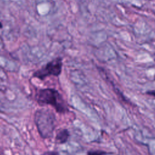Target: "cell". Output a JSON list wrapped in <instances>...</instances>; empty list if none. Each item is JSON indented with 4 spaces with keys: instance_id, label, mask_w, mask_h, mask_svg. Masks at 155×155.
Here are the masks:
<instances>
[{
    "instance_id": "cell-3",
    "label": "cell",
    "mask_w": 155,
    "mask_h": 155,
    "mask_svg": "<svg viewBox=\"0 0 155 155\" xmlns=\"http://www.w3.org/2000/svg\"><path fill=\"white\" fill-rule=\"evenodd\" d=\"M62 58L57 57L35 71L33 74V77L39 79L41 81L44 80L50 76L58 77L62 72Z\"/></svg>"
},
{
    "instance_id": "cell-1",
    "label": "cell",
    "mask_w": 155,
    "mask_h": 155,
    "mask_svg": "<svg viewBox=\"0 0 155 155\" xmlns=\"http://www.w3.org/2000/svg\"><path fill=\"white\" fill-rule=\"evenodd\" d=\"M33 119L41 138L46 139L53 136L56 119L54 114L50 109L42 108L36 110L34 113Z\"/></svg>"
},
{
    "instance_id": "cell-9",
    "label": "cell",
    "mask_w": 155,
    "mask_h": 155,
    "mask_svg": "<svg viewBox=\"0 0 155 155\" xmlns=\"http://www.w3.org/2000/svg\"><path fill=\"white\" fill-rule=\"evenodd\" d=\"M0 28H2V25L1 23H0Z\"/></svg>"
},
{
    "instance_id": "cell-5",
    "label": "cell",
    "mask_w": 155,
    "mask_h": 155,
    "mask_svg": "<svg viewBox=\"0 0 155 155\" xmlns=\"http://www.w3.org/2000/svg\"><path fill=\"white\" fill-rule=\"evenodd\" d=\"M108 153L104 151L101 150H90L87 152V155H107Z\"/></svg>"
},
{
    "instance_id": "cell-8",
    "label": "cell",
    "mask_w": 155,
    "mask_h": 155,
    "mask_svg": "<svg viewBox=\"0 0 155 155\" xmlns=\"http://www.w3.org/2000/svg\"><path fill=\"white\" fill-rule=\"evenodd\" d=\"M153 59H154V62H155V53L153 54Z\"/></svg>"
},
{
    "instance_id": "cell-7",
    "label": "cell",
    "mask_w": 155,
    "mask_h": 155,
    "mask_svg": "<svg viewBox=\"0 0 155 155\" xmlns=\"http://www.w3.org/2000/svg\"><path fill=\"white\" fill-rule=\"evenodd\" d=\"M147 95L153 96L154 97H155V90H148L145 93Z\"/></svg>"
},
{
    "instance_id": "cell-4",
    "label": "cell",
    "mask_w": 155,
    "mask_h": 155,
    "mask_svg": "<svg viewBox=\"0 0 155 155\" xmlns=\"http://www.w3.org/2000/svg\"><path fill=\"white\" fill-rule=\"evenodd\" d=\"M70 137V132L66 128H61L56 131L55 136V142L57 144H64L66 143Z\"/></svg>"
},
{
    "instance_id": "cell-6",
    "label": "cell",
    "mask_w": 155,
    "mask_h": 155,
    "mask_svg": "<svg viewBox=\"0 0 155 155\" xmlns=\"http://www.w3.org/2000/svg\"><path fill=\"white\" fill-rule=\"evenodd\" d=\"M41 155H60L59 153L55 151H47L42 153Z\"/></svg>"
},
{
    "instance_id": "cell-2",
    "label": "cell",
    "mask_w": 155,
    "mask_h": 155,
    "mask_svg": "<svg viewBox=\"0 0 155 155\" xmlns=\"http://www.w3.org/2000/svg\"><path fill=\"white\" fill-rule=\"evenodd\" d=\"M35 99L39 105H51L59 113H65L68 110L67 104L62 96L54 88L39 89L36 94Z\"/></svg>"
}]
</instances>
